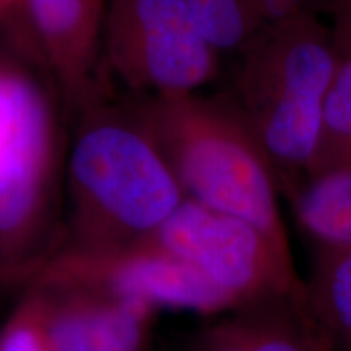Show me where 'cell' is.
<instances>
[{"mask_svg": "<svg viewBox=\"0 0 351 351\" xmlns=\"http://www.w3.org/2000/svg\"><path fill=\"white\" fill-rule=\"evenodd\" d=\"M351 168V54L341 56L324 101L311 174Z\"/></svg>", "mask_w": 351, "mask_h": 351, "instance_id": "cell-13", "label": "cell"}, {"mask_svg": "<svg viewBox=\"0 0 351 351\" xmlns=\"http://www.w3.org/2000/svg\"><path fill=\"white\" fill-rule=\"evenodd\" d=\"M320 2L322 0H249V8L258 33L306 16H315Z\"/></svg>", "mask_w": 351, "mask_h": 351, "instance_id": "cell-16", "label": "cell"}, {"mask_svg": "<svg viewBox=\"0 0 351 351\" xmlns=\"http://www.w3.org/2000/svg\"><path fill=\"white\" fill-rule=\"evenodd\" d=\"M199 28L217 51H241L257 34L249 0H186Z\"/></svg>", "mask_w": 351, "mask_h": 351, "instance_id": "cell-14", "label": "cell"}, {"mask_svg": "<svg viewBox=\"0 0 351 351\" xmlns=\"http://www.w3.org/2000/svg\"><path fill=\"white\" fill-rule=\"evenodd\" d=\"M23 0H0V25L20 12Z\"/></svg>", "mask_w": 351, "mask_h": 351, "instance_id": "cell-18", "label": "cell"}, {"mask_svg": "<svg viewBox=\"0 0 351 351\" xmlns=\"http://www.w3.org/2000/svg\"><path fill=\"white\" fill-rule=\"evenodd\" d=\"M288 197L302 230L320 247L351 249V168L307 176Z\"/></svg>", "mask_w": 351, "mask_h": 351, "instance_id": "cell-11", "label": "cell"}, {"mask_svg": "<svg viewBox=\"0 0 351 351\" xmlns=\"http://www.w3.org/2000/svg\"><path fill=\"white\" fill-rule=\"evenodd\" d=\"M186 351H339L307 300L275 298L238 307L204 327Z\"/></svg>", "mask_w": 351, "mask_h": 351, "instance_id": "cell-10", "label": "cell"}, {"mask_svg": "<svg viewBox=\"0 0 351 351\" xmlns=\"http://www.w3.org/2000/svg\"><path fill=\"white\" fill-rule=\"evenodd\" d=\"M307 304L339 351H351V249L320 247Z\"/></svg>", "mask_w": 351, "mask_h": 351, "instance_id": "cell-12", "label": "cell"}, {"mask_svg": "<svg viewBox=\"0 0 351 351\" xmlns=\"http://www.w3.org/2000/svg\"><path fill=\"white\" fill-rule=\"evenodd\" d=\"M239 54L231 99L288 194L313 168L339 46L306 16L258 32Z\"/></svg>", "mask_w": 351, "mask_h": 351, "instance_id": "cell-3", "label": "cell"}, {"mask_svg": "<svg viewBox=\"0 0 351 351\" xmlns=\"http://www.w3.org/2000/svg\"><path fill=\"white\" fill-rule=\"evenodd\" d=\"M25 295L51 351H148L155 309L147 302L51 265Z\"/></svg>", "mask_w": 351, "mask_h": 351, "instance_id": "cell-7", "label": "cell"}, {"mask_svg": "<svg viewBox=\"0 0 351 351\" xmlns=\"http://www.w3.org/2000/svg\"><path fill=\"white\" fill-rule=\"evenodd\" d=\"M59 127L47 91L0 60V285L29 283L62 249Z\"/></svg>", "mask_w": 351, "mask_h": 351, "instance_id": "cell-4", "label": "cell"}, {"mask_svg": "<svg viewBox=\"0 0 351 351\" xmlns=\"http://www.w3.org/2000/svg\"><path fill=\"white\" fill-rule=\"evenodd\" d=\"M184 195L249 223L291 258L274 169L234 101L197 93L137 96L127 104Z\"/></svg>", "mask_w": 351, "mask_h": 351, "instance_id": "cell-2", "label": "cell"}, {"mask_svg": "<svg viewBox=\"0 0 351 351\" xmlns=\"http://www.w3.org/2000/svg\"><path fill=\"white\" fill-rule=\"evenodd\" d=\"M147 239L199 270L236 309L275 298L307 300L293 258L257 228L187 197Z\"/></svg>", "mask_w": 351, "mask_h": 351, "instance_id": "cell-6", "label": "cell"}, {"mask_svg": "<svg viewBox=\"0 0 351 351\" xmlns=\"http://www.w3.org/2000/svg\"><path fill=\"white\" fill-rule=\"evenodd\" d=\"M46 265L93 280L121 295L147 302L155 311L174 307L225 314L236 309L234 302L199 270L148 239L108 254L59 251Z\"/></svg>", "mask_w": 351, "mask_h": 351, "instance_id": "cell-8", "label": "cell"}, {"mask_svg": "<svg viewBox=\"0 0 351 351\" xmlns=\"http://www.w3.org/2000/svg\"><path fill=\"white\" fill-rule=\"evenodd\" d=\"M0 351H51L36 309L26 295L0 327Z\"/></svg>", "mask_w": 351, "mask_h": 351, "instance_id": "cell-15", "label": "cell"}, {"mask_svg": "<svg viewBox=\"0 0 351 351\" xmlns=\"http://www.w3.org/2000/svg\"><path fill=\"white\" fill-rule=\"evenodd\" d=\"M108 0H23L20 12L65 103L73 111L103 98L96 75Z\"/></svg>", "mask_w": 351, "mask_h": 351, "instance_id": "cell-9", "label": "cell"}, {"mask_svg": "<svg viewBox=\"0 0 351 351\" xmlns=\"http://www.w3.org/2000/svg\"><path fill=\"white\" fill-rule=\"evenodd\" d=\"M103 52L135 96L197 93L218 70V51L186 0H108Z\"/></svg>", "mask_w": 351, "mask_h": 351, "instance_id": "cell-5", "label": "cell"}, {"mask_svg": "<svg viewBox=\"0 0 351 351\" xmlns=\"http://www.w3.org/2000/svg\"><path fill=\"white\" fill-rule=\"evenodd\" d=\"M101 99L82 111L70 150V228L60 251L108 254L142 243L186 199L130 108Z\"/></svg>", "mask_w": 351, "mask_h": 351, "instance_id": "cell-1", "label": "cell"}, {"mask_svg": "<svg viewBox=\"0 0 351 351\" xmlns=\"http://www.w3.org/2000/svg\"><path fill=\"white\" fill-rule=\"evenodd\" d=\"M340 56L351 54V0H343L337 16V29L333 33Z\"/></svg>", "mask_w": 351, "mask_h": 351, "instance_id": "cell-17", "label": "cell"}]
</instances>
